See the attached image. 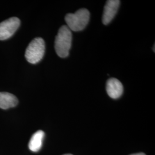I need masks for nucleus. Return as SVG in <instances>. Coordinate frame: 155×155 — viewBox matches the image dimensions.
Segmentation results:
<instances>
[{
    "label": "nucleus",
    "mask_w": 155,
    "mask_h": 155,
    "mask_svg": "<svg viewBox=\"0 0 155 155\" xmlns=\"http://www.w3.org/2000/svg\"><path fill=\"white\" fill-rule=\"evenodd\" d=\"M72 32L67 25H63L56 36L55 49L57 55L62 58H67L70 52L72 43Z\"/></svg>",
    "instance_id": "1"
},
{
    "label": "nucleus",
    "mask_w": 155,
    "mask_h": 155,
    "mask_svg": "<svg viewBox=\"0 0 155 155\" xmlns=\"http://www.w3.org/2000/svg\"><path fill=\"white\" fill-rule=\"evenodd\" d=\"M90 12L86 9L82 8L74 13H68L65 16L67 27L75 32L84 29L89 23Z\"/></svg>",
    "instance_id": "2"
},
{
    "label": "nucleus",
    "mask_w": 155,
    "mask_h": 155,
    "mask_svg": "<svg viewBox=\"0 0 155 155\" xmlns=\"http://www.w3.org/2000/svg\"><path fill=\"white\" fill-rule=\"evenodd\" d=\"M45 45L44 40L40 38L33 39L28 45L25 56L31 64H36L40 61L45 55Z\"/></svg>",
    "instance_id": "3"
},
{
    "label": "nucleus",
    "mask_w": 155,
    "mask_h": 155,
    "mask_svg": "<svg viewBox=\"0 0 155 155\" xmlns=\"http://www.w3.org/2000/svg\"><path fill=\"white\" fill-rule=\"evenodd\" d=\"M20 20L17 17H11L0 23V40L9 39L20 27Z\"/></svg>",
    "instance_id": "4"
},
{
    "label": "nucleus",
    "mask_w": 155,
    "mask_h": 155,
    "mask_svg": "<svg viewBox=\"0 0 155 155\" xmlns=\"http://www.w3.org/2000/svg\"><path fill=\"white\" fill-rule=\"evenodd\" d=\"M120 1L118 0H108L106 2L102 15V22L107 25L111 21L118 11Z\"/></svg>",
    "instance_id": "5"
},
{
    "label": "nucleus",
    "mask_w": 155,
    "mask_h": 155,
    "mask_svg": "<svg viewBox=\"0 0 155 155\" xmlns=\"http://www.w3.org/2000/svg\"><path fill=\"white\" fill-rule=\"evenodd\" d=\"M106 92L113 99H118L122 95L124 87L121 82L116 78H110L106 82Z\"/></svg>",
    "instance_id": "6"
},
{
    "label": "nucleus",
    "mask_w": 155,
    "mask_h": 155,
    "mask_svg": "<svg viewBox=\"0 0 155 155\" xmlns=\"http://www.w3.org/2000/svg\"><path fill=\"white\" fill-rule=\"evenodd\" d=\"M18 100L13 94L6 92H0V108L8 109L15 107L18 104Z\"/></svg>",
    "instance_id": "7"
},
{
    "label": "nucleus",
    "mask_w": 155,
    "mask_h": 155,
    "mask_svg": "<svg viewBox=\"0 0 155 155\" xmlns=\"http://www.w3.org/2000/svg\"><path fill=\"white\" fill-rule=\"evenodd\" d=\"M45 136V132L43 130H38L34 133L28 144L29 150L34 152L39 151L42 147Z\"/></svg>",
    "instance_id": "8"
},
{
    "label": "nucleus",
    "mask_w": 155,
    "mask_h": 155,
    "mask_svg": "<svg viewBox=\"0 0 155 155\" xmlns=\"http://www.w3.org/2000/svg\"><path fill=\"white\" fill-rule=\"evenodd\" d=\"M130 155H146L144 153H135V154H132Z\"/></svg>",
    "instance_id": "9"
},
{
    "label": "nucleus",
    "mask_w": 155,
    "mask_h": 155,
    "mask_svg": "<svg viewBox=\"0 0 155 155\" xmlns=\"http://www.w3.org/2000/svg\"><path fill=\"white\" fill-rule=\"evenodd\" d=\"M72 155V154H66V155Z\"/></svg>",
    "instance_id": "10"
}]
</instances>
